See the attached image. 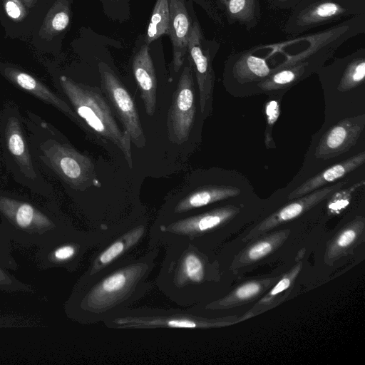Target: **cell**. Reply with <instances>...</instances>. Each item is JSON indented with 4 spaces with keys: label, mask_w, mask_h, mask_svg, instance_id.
<instances>
[{
    "label": "cell",
    "mask_w": 365,
    "mask_h": 365,
    "mask_svg": "<svg viewBox=\"0 0 365 365\" xmlns=\"http://www.w3.org/2000/svg\"><path fill=\"white\" fill-rule=\"evenodd\" d=\"M201 6L207 14L216 23L222 24V19L217 10L212 4L211 0H192Z\"/></svg>",
    "instance_id": "obj_34"
},
{
    "label": "cell",
    "mask_w": 365,
    "mask_h": 365,
    "mask_svg": "<svg viewBox=\"0 0 365 365\" xmlns=\"http://www.w3.org/2000/svg\"><path fill=\"white\" fill-rule=\"evenodd\" d=\"M291 10L284 27L290 35L360 15L339 0H301Z\"/></svg>",
    "instance_id": "obj_6"
},
{
    "label": "cell",
    "mask_w": 365,
    "mask_h": 365,
    "mask_svg": "<svg viewBox=\"0 0 365 365\" xmlns=\"http://www.w3.org/2000/svg\"><path fill=\"white\" fill-rule=\"evenodd\" d=\"M58 83L61 92L84 125H87L99 137L110 140L118 147L132 168L130 135L117 124L114 113L101 91L97 87L77 83L64 75L58 77Z\"/></svg>",
    "instance_id": "obj_4"
},
{
    "label": "cell",
    "mask_w": 365,
    "mask_h": 365,
    "mask_svg": "<svg viewBox=\"0 0 365 365\" xmlns=\"http://www.w3.org/2000/svg\"><path fill=\"white\" fill-rule=\"evenodd\" d=\"M267 58L257 56L255 47L233 55L230 59L233 78L240 83L260 82L276 68H269Z\"/></svg>",
    "instance_id": "obj_15"
},
{
    "label": "cell",
    "mask_w": 365,
    "mask_h": 365,
    "mask_svg": "<svg viewBox=\"0 0 365 365\" xmlns=\"http://www.w3.org/2000/svg\"><path fill=\"white\" fill-rule=\"evenodd\" d=\"M343 182L322 187L307 195L296 198L287 205L279 209L252 229L244 240L250 241L259 238L272 229L292 220L329 197L339 190Z\"/></svg>",
    "instance_id": "obj_9"
},
{
    "label": "cell",
    "mask_w": 365,
    "mask_h": 365,
    "mask_svg": "<svg viewBox=\"0 0 365 365\" xmlns=\"http://www.w3.org/2000/svg\"><path fill=\"white\" fill-rule=\"evenodd\" d=\"M364 218L357 216L341 229L327 247L325 263L331 265L336 259L353 250L364 240Z\"/></svg>",
    "instance_id": "obj_17"
},
{
    "label": "cell",
    "mask_w": 365,
    "mask_h": 365,
    "mask_svg": "<svg viewBox=\"0 0 365 365\" xmlns=\"http://www.w3.org/2000/svg\"><path fill=\"white\" fill-rule=\"evenodd\" d=\"M359 14H365V0H339Z\"/></svg>",
    "instance_id": "obj_36"
},
{
    "label": "cell",
    "mask_w": 365,
    "mask_h": 365,
    "mask_svg": "<svg viewBox=\"0 0 365 365\" xmlns=\"http://www.w3.org/2000/svg\"><path fill=\"white\" fill-rule=\"evenodd\" d=\"M11 252V241L0 222V266L15 271L19 264Z\"/></svg>",
    "instance_id": "obj_29"
},
{
    "label": "cell",
    "mask_w": 365,
    "mask_h": 365,
    "mask_svg": "<svg viewBox=\"0 0 365 365\" xmlns=\"http://www.w3.org/2000/svg\"><path fill=\"white\" fill-rule=\"evenodd\" d=\"M184 275L193 282H200L204 275V268L201 259L195 254L187 255L182 262Z\"/></svg>",
    "instance_id": "obj_30"
},
{
    "label": "cell",
    "mask_w": 365,
    "mask_h": 365,
    "mask_svg": "<svg viewBox=\"0 0 365 365\" xmlns=\"http://www.w3.org/2000/svg\"><path fill=\"white\" fill-rule=\"evenodd\" d=\"M132 67L145 111L149 116H153L157 103V80L147 43L135 53Z\"/></svg>",
    "instance_id": "obj_13"
},
{
    "label": "cell",
    "mask_w": 365,
    "mask_h": 365,
    "mask_svg": "<svg viewBox=\"0 0 365 365\" xmlns=\"http://www.w3.org/2000/svg\"><path fill=\"white\" fill-rule=\"evenodd\" d=\"M219 43L207 39L195 16L188 39V63L195 73L200 97V108L205 118L212 113L215 73L212 61L219 49Z\"/></svg>",
    "instance_id": "obj_5"
},
{
    "label": "cell",
    "mask_w": 365,
    "mask_h": 365,
    "mask_svg": "<svg viewBox=\"0 0 365 365\" xmlns=\"http://www.w3.org/2000/svg\"><path fill=\"white\" fill-rule=\"evenodd\" d=\"M265 113L267 116V124L264 133V141L267 147H268L272 140L271 135L272 128L280 113L279 102L276 100H271L268 101L265 106Z\"/></svg>",
    "instance_id": "obj_31"
},
{
    "label": "cell",
    "mask_w": 365,
    "mask_h": 365,
    "mask_svg": "<svg viewBox=\"0 0 365 365\" xmlns=\"http://www.w3.org/2000/svg\"><path fill=\"white\" fill-rule=\"evenodd\" d=\"M364 185V181L362 180L349 188L335 191L327 204L329 212L336 214L344 210L349 204L353 192Z\"/></svg>",
    "instance_id": "obj_28"
},
{
    "label": "cell",
    "mask_w": 365,
    "mask_h": 365,
    "mask_svg": "<svg viewBox=\"0 0 365 365\" xmlns=\"http://www.w3.org/2000/svg\"><path fill=\"white\" fill-rule=\"evenodd\" d=\"M365 161V152L362 151L351 158L339 162L324 170L315 176L308 179L295 188L287 197L294 200L307 195L315 190L342 178L346 175L356 170Z\"/></svg>",
    "instance_id": "obj_14"
},
{
    "label": "cell",
    "mask_w": 365,
    "mask_h": 365,
    "mask_svg": "<svg viewBox=\"0 0 365 365\" xmlns=\"http://www.w3.org/2000/svg\"><path fill=\"white\" fill-rule=\"evenodd\" d=\"M128 276V274L123 271L110 275L96 289L93 294L96 297H103L117 294L126 286Z\"/></svg>",
    "instance_id": "obj_27"
},
{
    "label": "cell",
    "mask_w": 365,
    "mask_h": 365,
    "mask_svg": "<svg viewBox=\"0 0 365 365\" xmlns=\"http://www.w3.org/2000/svg\"><path fill=\"white\" fill-rule=\"evenodd\" d=\"M170 21L168 0H157L145 32L148 45L160 36L167 34Z\"/></svg>",
    "instance_id": "obj_23"
},
{
    "label": "cell",
    "mask_w": 365,
    "mask_h": 365,
    "mask_svg": "<svg viewBox=\"0 0 365 365\" xmlns=\"http://www.w3.org/2000/svg\"><path fill=\"white\" fill-rule=\"evenodd\" d=\"M301 270V264H299L294 267L289 272L286 274L281 279L269 290V292L262 297L258 303L254 306L253 309L247 312V317L251 314H256L262 311V308L268 306L279 294L287 290L292 284Z\"/></svg>",
    "instance_id": "obj_24"
},
{
    "label": "cell",
    "mask_w": 365,
    "mask_h": 365,
    "mask_svg": "<svg viewBox=\"0 0 365 365\" xmlns=\"http://www.w3.org/2000/svg\"><path fill=\"white\" fill-rule=\"evenodd\" d=\"M275 279H262L247 282L231 292L217 302L221 309L230 308L248 302L271 287Z\"/></svg>",
    "instance_id": "obj_22"
},
{
    "label": "cell",
    "mask_w": 365,
    "mask_h": 365,
    "mask_svg": "<svg viewBox=\"0 0 365 365\" xmlns=\"http://www.w3.org/2000/svg\"><path fill=\"white\" fill-rule=\"evenodd\" d=\"M216 2L230 24H237L250 31L261 19L259 0H216Z\"/></svg>",
    "instance_id": "obj_18"
},
{
    "label": "cell",
    "mask_w": 365,
    "mask_h": 365,
    "mask_svg": "<svg viewBox=\"0 0 365 365\" xmlns=\"http://www.w3.org/2000/svg\"><path fill=\"white\" fill-rule=\"evenodd\" d=\"M70 21L69 8L65 0H58L47 16L44 30L48 34H55L64 30Z\"/></svg>",
    "instance_id": "obj_25"
},
{
    "label": "cell",
    "mask_w": 365,
    "mask_h": 365,
    "mask_svg": "<svg viewBox=\"0 0 365 365\" xmlns=\"http://www.w3.org/2000/svg\"><path fill=\"white\" fill-rule=\"evenodd\" d=\"M239 212V207L227 205L176 222L169 229L184 234L202 233L227 222Z\"/></svg>",
    "instance_id": "obj_16"
},
{
    "label": "cell",
    "mask_w": 365,
    "mask_h": 365,
    "mask_svg": "<svg viewBox=\"0 0 365 365\" xmlns=\"http://www.w3.org/2000/svg\"><path fill=\"white\" fill-rule=\"evenodd\" d=\"M23 119L31 150L39 167L75 190L101 187L91 158L71 146L56 128L29 110Z\"/></svg>",
    "instance_id": "obj_1"
},
{
    "label": "cell",
    "mask_w": 365,
    "mask_h": 365,
    "mask_svg": "<svg viewBox=\"0 0 365 365\" xmlns=\"http://www.w3.org/2000/svg\"><path fill=\"white\" fill-rule=\"evenodd\" d=\"M170 21L167 34L173 46V66L178 72L184 63L193 19L185 0H168Z\"/></svg>",
    "instance_id": "obj_11"
},
{
    "label": "cell",
    "mask_w": 365,
    "mask_h": 365,
    "mask_svg": "<svg viewBox=\"0 0 365 365\" xmlns=\"http://www.w3.org/2000/svg\"><path fill=\"white\" fill-rule=\"evenodd\" d=\"M0 291L6 292L36 293V289L10 273L7 269L0 266Z\"/></svg>",
    "instance_id": "obj_26"
},
{
    "label": "cell",
    "mask_w": 365,
    "mask_h": 365,
    "mask_svg": "<svg viewBox=\"0 0 365 365\" xmlns=\"http://www.w3.org/2000/svg\"><path fill=\"white\" fill-rule=\"evenodd\" d=\"M196 113L193 71L190 64L181 73L168 115L170 139L178 144L190 135Z\"/></svg>",
    "instance_id": "obj_8"
},
{
    "label": "cell",
    "mask_w": 365,
    "mask_h": 365,
    "mask_svg": "<svg viewBox=\"0 0 365 365\" xmlns=\"http://www.w3.org/2000/svg\"><path fill=\"white\" fill-rule=\"evenodd\" d=\"M102 91L123 123L130 137V141L138 148H143L146 139L140 116L129 92L113 71L106 63H99Z\"/></svg>",
    "instance_id": "obj_7"
},
{
    "label": "cell",
    "mask_w": 365,
    "mask_h": 365,
    "mask_svg": "<svg viewBox=\"0 0 365 365\" xmlns=\"http://www.w3.org/2000/svg\"><path fill=\"white\" fill-rule=\"evenodd\" d=\"M240 193L239 188L231 185H210L200 187L180 200L175 207V212H186L235 197Z\"/></svg>",
    "instance_id": "obj_20"
},
{
    "label": "cell",
    "mask_w": 365,
    "mask_h": 365,
    "mask_svg": "<svg viewBox=\"0 0 365 365\" xmlns=\"http://www.w3.org/2000/svg\"><path fill=\"white\" fill-rule=\"evenodd\" d=\"M364 128V114L340 120L322 135L314 156L328 160L347 152L355 145Z\"/></svg>",
    "instance_id": "obj_10"
},
{
    "label": "cell",
    "mask_w": 365,
    "mask_h": 365,
    "mask_svg": "<svg viewBox=\"0 0 365 365\" xmlns=\"http://www.w3.org/2000/svg\"><path fill=\"white\" fill-rule=\"evenodd\" d=\"M4 9L8 16L15 20L21 19L24 14V9L19 0H6Z\"/></svg>",
    "instance_id": "obj_33"
},
{
    "label": "cell",
    "mask_w": 365,
    "mask_h": 365,
    "mask_svg": "<svg viewBox=\"0 0 365 365\" xmlns=\"http://www.w3.org/2000/svg\"><path fill=\"white\" fill-rule=\"evenodd\" d=\"M341 76L337 90L341 92L351 91L364 83L365 48H361L349 56L338 58Z\"/></svg>",
    "instance_id": "obj_21"
},
{
    "label": "cell",
    "mask_w": 365,
    "mask_h": 365,
    "mask_svg": "<svg viewBox=\"0 0 365 365\" xmlns=\"http://www.w3.org/2000/svg\"><path fill=\"white\" fill-rule=\"evenodd\" d=\"M0 149L2 160L21 186L43 197L51 195V185L43 178L31 150L18 106L4 105L0 113Z\"/></svg>",
    "instance_id": "obj_3"
},
{
    "label": "cell",
    "mask_w": 365,
    "mask_h": 365,
    "mask_svg": "<svg viewBox=\"0 0 365 365\" xmlns=\"http://www.w3.org/2000/svg\"><path fill=\"white\" fill-rule=\"evenodd\" d=\"M1 224L11 241L39 247L66 232L64 224L48 206L0 190Z\"/></svg>",
    "instance_id": "obj_2"
},
{
    "label": "cell",
    "mask_w": 365,
    "mask_h": 365,
    "mask_svg": "<svg viewBox=\"0 0 365 365\" xmlns=\"http://www.w3.org/2000/svg\"><path fill=\"white\" fill-rule=\"evenodd\" d=\"M289 230H283L256 240L237 255L231 264L235 270L257 262L277 250L287 239Z\"/></svg>",
    "instance_id": "obj_19"
},
{
    "label": "cell",
    "mask_w": 365,
    "mask_h": 365,
    "mask_svg": "<svg viewBox=\"0 0 365 365\" xmlns=\"http://www.w3.org/2000/svg\"><path fill=\"white\" fill-rule=\"evenodd\" d=\"M125 244L121 240L116 241L108 247L99 257L100 263L108 264L117 257L124 250Z\"/></svg>",
    "instance_id": "obj_32"
},
{
    "label": "cell",
    "mask_w": 365,
    "mask_h": 365,
    "mask_svg": "<svg viewBox=\"0 0 365 365\" xmlns=\"http://www.w3.org/2000/svg\"><path fill=\"white\" fill-rule=\"evenodd\" d=\"M271 4L279 9H293L301 0H269Z\"/></svg>",
    "instance_id": "obj_35"
},
{
    "label": "cell",
    "mask_w": 365,
    "mask_h": 365,
    "mask_svg": "<svg viewBox=\"0 0 365 365\" xmlns=\"http://www.w3.org/2000/svg\"><path fill=\"white\" fill-rule=\"evenodd\" d=\"M3 75L13 84L49 104L66 115L72 121L85 127L73 108L58 95L35 77L20 69L11 66L1 68Z\"/></svg>",
    "instance_id": "obj_12"
},
{
    "label": "cell",
    "mask_w": 365,
    "mask_h": 365,
    "mask_svg": "<svg viewBox=\"0 0 365 365\" xmlns=\"http://www.w3.org/2000/svg\"><path fill=\"white\" fill-rule=\"evenodd\" d=\"M115 1H116V0H115Z\"/></svg>",
    "instance_id": "obj_37"
}]
</instances>
